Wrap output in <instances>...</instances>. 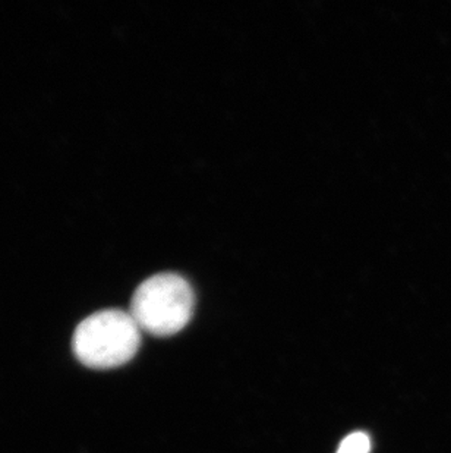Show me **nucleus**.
I'll return each instance as SVG.
<instances>
[{"instance_id":"f257e3e1","label":"nucleus","mask_w":451,"mask_h":453,"mask_svg":"<svg viewBox=\"0 0 451 453\" xmlns=\"http://www.w3.org/2000/svg\"><path fill=\"white\" fill-rule=\"evenodd\" d=\"M141 343V329L129 312L103 310L82 320L73 339V354L94 370H109L129 363Z\"/></svg>"},{"instance_id":"f03ea898","label":"nucleus","mask_w":451,"mask_h":453,"mask_svg":"<svg viewBox=\"0 0 451 453\" xmlns=\"http://www.w3.org/2000/svg\"><path fill=\"white\" fill-rule=\"evenodd\" d=\"M194 292L176 273H158L136 288L129 314L141 332L166 338L185 327L194 312Z\"/></svg>"},{"instance_id":"7ed1b4c3","label":"nucleus","mask_w":451,"mask_h":453,"mask_svg":"<svg viewBox=\"0 0 451 453\" xmlns=\"http://www.w3.org/2000/svg\"><path fill=\"white\" fill-rule=\"evenodd\" d=\"M371 437L363 432L350 433L339 445L336 453H370Z\"/></svg>"}]
</instances>
